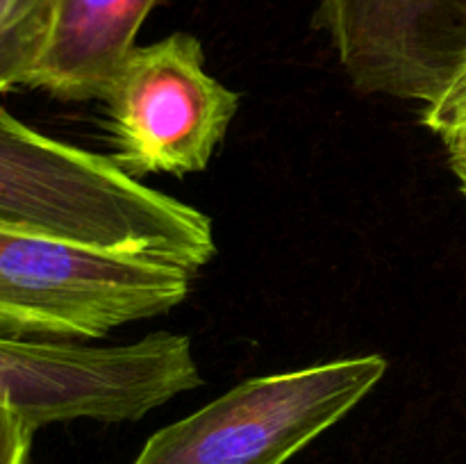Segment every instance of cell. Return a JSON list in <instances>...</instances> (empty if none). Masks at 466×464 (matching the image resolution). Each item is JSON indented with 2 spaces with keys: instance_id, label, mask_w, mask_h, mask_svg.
<instances>
[{
  "instance_id": "obj_7",
  "label": "cell",
  "mask_w": 466,
  "mask_h": 464,
  "mask_svg": "<svg viewBox=\"0 0 466 464\" xmlns=\"http://www.w3.org/2000/svg\"><path fill=\"white\" fill-rule=\"evenodd\" d=\"M157 0H55L53 27L27 86L62 100L105 98Z\"/></svg>"
},
{
  "instance_id": "obj_1",
  "label": "cell",
  "mask_w": 466,
  "mask_h": 464,
  "mask_svg": "<svg viewBox=\"0 0 466 464\" xmlns=\"http://www.w3.org/2000/svg\"><path fill=\"white\" fill-rule=\"evenodd\" d=\"M0 227L191 276L217 253L212 221L200 209L150 189L112 157L39 135L3 105Z\"/></svg>"
},
{
  "instance_id": "obj_3",
  "label": "cell",
  "mask_w": 466,
  "mask_h": 464,
  "mask_svg": "<svg viewBox=\"0 0 466 464\" xmlns=\"http://www.w3.org/2000/svg\"><path fill=\"white\" fill-rule=\"evenodd\" d=\"M387 371L382 355L241 382L155 432L132 464H285L344 419Z\"/></svg>"
},
{
  "instance_id": "obj_2",
  "label": "cell",
  "mask_w": 466,
  "mask_h": 464,
  "mask_svg": "<svg viewBox=\"0 0 466 464\" xmlns=\"http://www.w3.org/2000/svg\"><path fill=\"white\" fill-rule=\"evenodd\" d=\"M191 273L0 227V339H96L187 298Z\"/></svg>"
},
{
  "instance_id": "obj_4",
  "label": "cell",
  "mask_w": 466,
  "mask_h": 464,
  "mask_svg": "<svg viewBox=\"0 0 466 464\" xmlns=\"http://www.w3.org/2000/svg\"><path fill=\"white\" fill-rule=\"evenodd\" d=\"M185 335L153 332L135 344L0 339V408L32 430L59 421H139L200 385Z\"/></svg>"
},
{
  "instance_id": "obj_9",
  "label": "cell",
  "mask_w": 466,
  "mask_h": 464,
  "mask_svg": "<svg viewBox=\"0 0 466 464\" xmlns=\"http://www.w3.org/2000/svg\"><path fill=\"white\" fill-rule=\"evenodd\" d=\"M421 121L444 144L451 171L466 196V68L437 103L423 107Z\"/></svg>"
},
{
  "instance_id": "obj_10",
  "label": "cell",
  "mask_w": 466,
  "mask_h": 464,
  "mask_svg": "<svg viewBox=\"0 0 466 464\" xmlns=\"http://www.w3.org/2000/svg\"><path fill=\"white\" fill-rule=\"evenodd\" d=\"M32 435L35 430L18 414L0 408V464H25Z\"/></svg>"
},
{
  "instance_id": "obj_5",
  "label": "cell",
  "mask_w": 466,
  "mask_h": 464,
  "mask_svg": "<svg viewBox=\"0 0 466 464\" xmlns=\"http://www.w3.org/2000/svg\"><path fill=\"white\" fill-rule=\"evenodd\" d=\"M103 100L112 159L132 177L203 171L239 107V96L205 73L203 45L187 32L132 50Z\"/></svg>"
},
{
  "instance_id": "obj_6",
  "label": "cell",
  "mask_w": 466,
  "mask_h": 464,
  "mask_svg": "<svg viewBox=\"0 0 466 464\" xmlns=\"http://www.w3.org/2000/svg\"><path fill=\"white\" fill-rule=\"evenodd\" d=\"M319 23L364 94L428 107L466 68V0H321Z\"/></svg>"
},
{
  "instance_id": "obj_8",
  "label": "cell",
  "mask_w": 466,
  "mask_h": 464,
  "mask_svg": "<svg viewBox=\"0 0 466 464\" xmlns=\"http://www.w3.org/2000/svg\"><path fill=\"white\" fill-rule=\"evenodd\" d=\"M55 0H0V91L27 86L48 45Z\"/></svg>"
}]
</instances>
